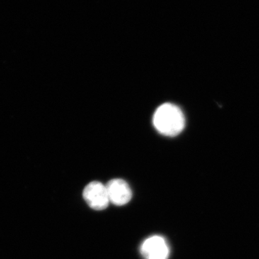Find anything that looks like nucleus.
<instances>
[{"instance_id":"f257e3e1","label":"nucleus","mask_w":259,"mask_h":259,"mask_svg":"<svg viewBox=\"0 0 259 259\" xmlns=\"http://www.w3.org/2000/svg\"><path fill=\"white\" fill-rule=\"evenodd\" d=\"M153 124L159 134L173 137L185 128V117L180 107L174 104L164 103L155 111Z\"/></svg>"},{"instance_id":"f03ea898","label":"nucleus","mask_w":259,"mask_h":259,"mask_svg":"<svg viewBox=\"0 0 259 259\" xmlns=\"http://www.w3.org/2000/svg\"><path fill=\"white\" fill-rule=\"evenodd\" d=\"M83 197L88 205L95 210H103L110 203L106 185L101 182L88 184L83 190Z\"/></svg>"},{"instance_id":"7ed1b4c3","label":"nucleus","mask_w":259,"mask_h":259,"mask_svg":"<svg viewBox=\"0 0 259 259\" xmlns=\"http://www.w3.org/2000/svg\"><path fill=\"white\" fill-rule=\"evenodd\" d=\"M141 253L144 259H167L169 247L164 238L153 236L145 240L141 245Z\"/></svg>"},{"instance_id":"20e7f679","label":"nucleus","mask_w":259,"mask_h":259,"mask_svg":"<svg viewBox=\"0 0 259 259\" xmlns=\"http://www.w3.org/2000/svg\"><path fill=\"white\" fill-rule=\"evenodd\" d=\"M106 187L110 202L115 205H125L132 198V191L125 180L114 179L107 184Z\"/></svg>"}]
</instances>
